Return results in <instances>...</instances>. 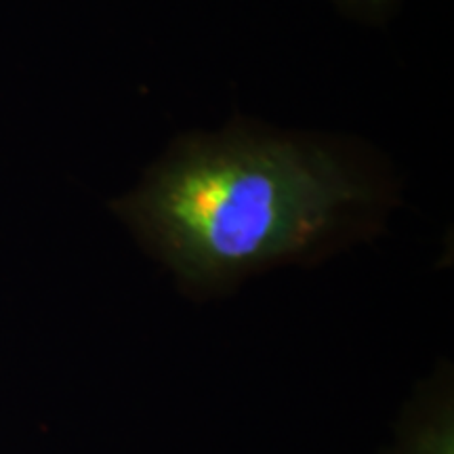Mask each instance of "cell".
Masks as SVG:
<instances>
[{
	"label": "cell",
	"mask_w": 454,
	"mask_h": 454,
	"mask_svg": "<svg viewBox=\"0 0 454 454\" xmlns=\"http://www.w3.org/2000/svg\"><path fill=\"white\" fill-rule=\"evenodd\" d=\"M333 152L254 133L175 147L118 213L181 280L230 282L308 251L368 198Z\"/></svg>",
	"instance_id": "6da1fadb"
},
{
	"label": "cell",
	"mask_w": 454,
	"mask_h": 454,
	"mask_svg": "<svg viewBox=\"0 0 454 454\" xmlns=\"http://www.w3.org/2000/svg\"><path fill=\"white\" fill-rule=\"evenodd\" d=\"M334 3L360 17H381L394 7L397 0H334Z\"/></svg>",
	"instance_id": "7a4b0ae2"
}]
</instances>
